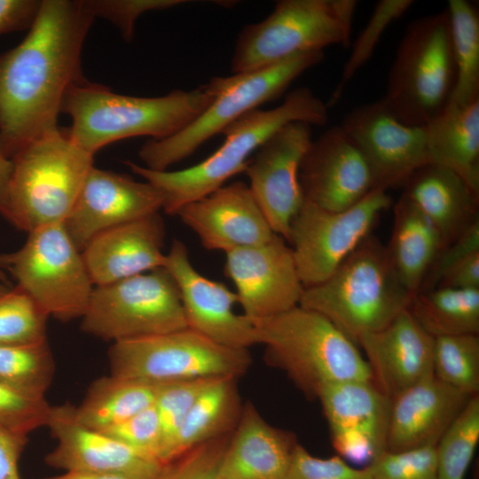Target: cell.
<instances>
[{"label": "cell", "mask_w": 479, "mask_h": 479, "mask_svg": "<svg viewBox=\"0 0 479 479\" xmlns=\"http://www.w3.org/2000/svg\"><path fill=\"white\" fill-rule=\"evenodd\" d=\"M94 20L83 0H42L24 39L0 54V143L9 159L59 128L68 90L84 78L82 52Z\"/></svg>", "instance_id": "cell-1"}, {"label": "cell", "mask_w": 479, "mask_h": 479, "mask_svg": "<svg viewBox=\"0 0 479 479\" xmlns=\"http://www.w3.org/2000/svg\"><path fill=\"white\" fill-rule=\"evenodd\" d=\"M203 86L160 97L119 94L85 78L68 90L62 113L70 116V139L94 154L114 142L139 136L159 140L193 122L212 102Z\"/></svg>", "instance_id": "cell-2"}, {"label": "cell", "mask_w": 479, "mask_h": 479, "mask_svg": "<svg viewBox=\"0 0 479 479\" xmlns=\"http://www.w3.org/2000/svg\"><path fill=\"white\" fill-rule=\"evenodd\" d=\"M292 122L324 126L328 122L326 103L310 89L300 87L290 91L279 106L252 110L228 125L221 132L225 137L222 145L194 166L157 171L130 161L125 163L161 192L162 209L176 215L185 205L207 196L232 177L244 172L251 153L279 128Z\"/></svg>", "instance_id": "cell-3"}, {"label": "cell", "mask_w": 479, "mask_h": 479, "mask_svg": "<svg viewBox=\"0 0 479 479\" xmlns=\"http://www.w3.org/2000/svg\"><path fill=\"white\" fill-rule=\"evenodd\" d=\"M412 297L386 246L370 234L327 279L305 287L299 305L325 317L357 345L408 309Z\"/></svg>", "instance_id": "cell-4"}, {"label": "cell", "mask_w": 479, "mask_h": 479, "mask_svg": "<svg viewBox=\"0 0 479 479\" xmlns=\"http://www.w3.org/2000/svg\"><path fill=\"white\" fill-rule=\"evenodd\" d=\"M254 325L265 362L284 372L310 400L330 384L372 381L358 347L318 312L298 305Z\"/></svg>", "instance_id": "cell-5"}, {"label": "cell", "mask_w": 479, "mask_h": 479, "mask_svg": "<svg viewBox=\"0 0 479 479\" xmlns=\"http://www.w3.org/2000/svg\"><path fill=\"white\" fill-rule=\"evenodd\" d=\"M324 56V51L302 52L250 72L212 78L203 85L214 98L209 106L179 132L163 139L147 140L138 151L144 167L168 170L247 113L279 97Z\"/></svg>", "instance_id": "cell-6"}, {"label": "cell", "mask_w": 479, "mask_h": 479, "mask_svg": "<svg viewBox=\"0 0 479 479\" xmlns=\"http://www.w3.org/2000/svg\"><path fill=\"white\" fill-rule=\"evenodd\" d=\"M93 157L60 128L27 145L11 159L9 223L26 232L64 224L94 166Z\"/></svg>", "instance_id": "cell-7"}, {"label": "cell", "mask_w": 479, "mask_h": 479, "mask_svg": "<svg viewBox=\"0 0 479 479\" xmlns=\"http://www.w3.org/2000/svg\"><path fill=\"white\" fill-rule=\"evenodd\" d=\"M455 82L449 15L444 10L408 25L382 100L403 122L426 126L449 102Z\"/></svg>", "instance_id": "cell-8"}, {"label": "cell", "mask_w": 479, "mask_h": 479, "mask_svg": "<svg viewBox=\"0 0 479 479\" xmlns=\"http://www.w3.org/2000/svg\"><path fill=\"white\" fill-rule=\"evenodd\" d=\"M357 0H280L271 14L239 33L232 74L265 67L293 55L349 46Z\"/></svg>", "instance_id": "cell-9"}, {"label": "cell", "mask_w": 479, "mask_h": 479, "mask_svg": "<svg viewBox=\"0 0 479 479\" xmlns=\"http://www.w3.org/2000/svg\"><path fill=\"white\" fill-rule=\"evenodd\" d=\"M0 269L49 318L63 322L82 318L94 289L82 251L63 224L27 232L19 249L0 254Z\"/></svg>", "instance_id": "cell-10"}, {"label": "cell", "mask_w": 479, "mask_h": 479, "mask_svg": "<svg viewBox=\"0 0 479 479\" xmlns=\"http://www.w3.org/2000/svg\"><path fill=\"white\" fill-rule=\"evenodd\" d=\"M110 374L161 385L199 378L244 375L252 364L248 349L218 344L186 327L112 343Z\"/></svg>", "instance_id": "cell-11"}, {"label": "cell", "mask_w": 479, "mask_h": 479, "mask_svg": "<svg viewBox=\"0 0 479 479\" xmlns=\"http://www.w3.org/2000/svg\"><path fill=\"white\" fill-rule=\"evenodd\" d=\"M81 319L82 332L112 343L187 327L178 287L163 267L94 287Z\"/></svg>", "instance_id": "cell-12"}, {"label": "cell", "mask_w": 479, "mask_h": 479, "mask_svg": "<svg viewBox=\"0 0 479 479\" xmlns=\"http://www.w3.org/2000/svg\"><path fill=\"white\" fill-rule=\"evenodd\" d=\"M391 203L388 192L381 189H373L362 200L341 211L304 200L291 221L287 239L304 288L327 279L371 234Z\"/></svg>", "instance_id": "cell-13"}, {"label": "cell", "mask_w": 479, "mask_h": 479, "mask_svg": "<svg viewBox=\"0 0 479 479\" xmlns=\"http://www.w3.org/2000/svg\"><path fill=\"white\" fill-rule=\"evenodd\" d=\"M340 125L368 163L374 189L403 187L429 163L425 126L403 122L382 99L355 107Z\"/></svg>", "instance_id": "cell-14"}, {"label": "cell", "mask_w": 479, "mask_h": 479, "mask_svg": "<svg viewBox=\"0 0 479 479\" xmlns=\"http://www.w3.org/2000/svg\"><path fill=\"white\" fill-rule=\"evenodd\" d=\"M224 274L235 285L238 303L253 322L300 304L304 287L293 250L279 235L225 253Z\"/></svg>", "instance_id": "cell-15"}, {"label": "cell", "mask_w": 479, "mask_h": 479, "mask_svg": "<svg viewBox=\"0 0 479 479\" xmlns=\"http://www.w3.org/2000/svg\"><path fill=\"white\" fill-rule=\"evenodd\" d=\"M311 141L310 124L288 122L262 144L244 170L271 228L286 241L291 221L304 201L299 169Z\"/></svg>", "instance_id": "cell-16"}, {"label": "cell", "mask_w": 479, "mask_h": 479, "mask_svg": "<svg viewBox=\"0 0 479 479\" xmlns=\"http://www.w3.org/2000/svg\"><path fill=\"white\" fill-rule=\"evenodd\" d=\"M318 399L340 457L367 466L387 451L391 400L372 381L327 385Z\"/></svg>", "instance_id": "cell-17"}, {"label": "cell", "mask_w": 479, "mask_h": 479, "mask_svg": "<svg viewBox=\"0 0 479 479\" xmlns=\"http://www.w3.org/2000/svg\"><path fill=\"white\" fill-rule=\"evenodd\" d=\"M163 268L177 283L188 328L230 348L248 349L257 344L254 322L234 311L236 293L201 275L182 241H172Z\"/></svg>", "instance_id": "cell-18"}, {"label": "cell", "mask_w": 479, "mask_h": 479, "mask_svg": "<svg viewBox=\"0 0 479 479\" xmlns=\"http://www.w3.org/2000/svg\"><path fill=\"white\" fill-rule=\"evenodd\" d=\"M46 427L57 444L44 461L54 468L155 479L164 465L102 431L81 424L70 403L51 406Z\"/></svg>", "instance_id": "cell-19"}, {"label": "cell", "mask_w": 479, "mask_h": 479, "mask_svg": "<svg viewBox=\"0 0 479 479\" xmlns=\"http://www.w3.org/2000/svg\"><path fill=\"white\" fill-rule=\"evenodd\" d=\"M304 200L331 211L347 209L374 189L365 157L341 125L312 139L299 169Z\"/></svg>", "instance_id": "cell-20"}, {"label": "cell", "mask_w": 479, "mask_h": 479, "mask_svg": "<svg viewBox=\"0 0 479 479\" xmlns=\"http://www.w3.org/2000/svg\"><path fill=\"white\" fill-rule=\"evenodd\" d=\"M161 192L150 183L92 167L64 226L79 250L98 234L159 213Z\"/></svg>", "instance_id": "cell-21"}, {"label": "cell", "mask_w": 479, "mask_h": 479, "mask_svg": "<svg viewBox=\"0 0 479 479\" xmlns=\"http://www.w3.org/2000/svg\"><path fill=\"white\" fill-rule=\"evenodd\" d=\"M208 250L224 253L269 241L274 233L249 186L223 185L176 214Z\"/></svg>", "instance_id": "cell-22"}, {"label": "cell", "mask_w": 479, "mask_h": 479, "mask_svg": "<svg viewBox=\"0 0 479 479\" xmlns=\"http://www.w3.org/2000/svg\"><path fill=\"white\" fill-rule=\"evenodd\" d=\"M434 340L406 309L382 329L363 335L357 345L373 383L392 400L434 374Z\"/></svg>", "instance_id": "cell-23"}, {"label": "cell", "mask_w": 479, "mask_h": 479, "mask_svg": "<svg viewBox=\"0 0 479 479\" xmlns=\"http://www.w3.org/2000/svg\"><path fill=\"white\" fill-rule=\"evenodd\" d=\"M164 222L155 213L106 230L82 250L94 287L164 266Z\"/></svg>", "instance_id": "cell-24"}, {"label": "cell", "mask_w": 479, "mask_h": 479, "mask_svg": "<svg viewBox=\"0 0 479 479\" xmlns=\"http://www.w3.org/2000/svg\"><path fill=\"white\" fill-rule=\"evenodd\" d=\"M471 397L434 374L408 388L391 400L387 451L436 446Z\"/></svg>", "instance_id": "cell-25"}, {"label": "cell", "mask_w": 479, "mask_h": 479, "mask_svg": "<svg viewBox=\"0 0 479 479\" xmlns=\"http://www.w3.org/2000/svg\"><path fill=\"white\" fill-rule=\"evenodd\" d=\"M297 444L294 434L272 426L254 404L245 403L221 459V477L287 479Z\"/></svg>", "instance_id": "cell-26"}, {"label": "cell", "mask_w": 479, "mask_h": 479, "mask_svg": "<svg viewBox=\"0 0 479 479\" xmlns=\"http://www.w3.org/2000/svg\"><path fill=\"white\" fill-rule=\"evenodd\" d=\"M404 194L439 232L444 247L479 219V194L448 168L427 163L403 185Z\"/></svg>", "instance_id": "cell-27"}, {"label": "cell", "mask_w": 479, "mask_h": 479, "mask_svg": "<svg viewBox=\"0 0 479 479\" xmlns=\"http://www.w3.org/2000/svg\"><path fill=\"white\" fill-rule=\"evenodd\" d=\"M425 132L429 163L454 171L479 194V98L448 102Z\"/></svg>", "instance_id": "cell-28"}, {"label": "cell", "mask_w": 479, "mask_h": 479, "mask_svg": "<svg viewBox=\"0 0 479 479\" xmlns=\"http://www.w3.org/2000/svg\"><path fill=\"white\" fill-rule=\"evenodd\" d=\"M393 210V229L386 247L397 277L414 296L444 243L434 225L404 194Z\"/></svg>", "instance_id": "cell-29"}, {"label": "cell", "mask_w": 479, "mask_h": 479, "mask_svg": "<svg viewBox=\"0 0 479 479\" xmlns=\"http://www.w3.org/2000/svg\"><path fill=\"white\" fill-rule=\"evenodd\" d=\"M237 381L235 377H218L204 389L180 427L169 461L197 445L233 432L243 407Z\"/></svg>", "instance_id": "cell-30"}, {"label": "cell", "mask_w": 479, "mask_h": 479, "mask_svg": "<svg viewBox=\"0 0 479 479\" xmlns=\"http://www.w3.org/2000/svg\"><path fill=\"white\" fill-rule=\"evenodd\" d=\"M159 387L112 374L100 377L75 406V419L86 427L104 431L153 405Z\"/></svg>", "instance_id": "cell-31"}, {"label": "cell", "mask_w": 479, "mask_h": 479, "mask_svg": "<svg viewBox=\"0 0 479 479\" xmlns=\"http://www.w3.org/2000/svg\"><path fill=\"white\" fill-rule=\"evenodd\" d=\"M408 310L433 338L479 334V288L436 287L420 292Z\"/></svg>", "instance_id": "cell-32"}, {"label": "cell", "mask_w": 479, "mask_h": 479, "mask_svg": "<svg viewBox=\"0 0 479 479\" xmlns=\"http://www.w3.org/2000/svg\"><path fill=\"white\" fill-rule=\"evenodd\" d=\"M447 12L456 66V82L449 102L479 98V12L466 0H449Z\"/></svg>", "instance_id": "cell-33"}, {"label": "cell", "mask_w": 479, "mask_h": 479, "mask_svg": "<svg viewBox=\"0 0 479 479\" xmlns=\"http://www.w3.org/2000/svg\"><path fill=\"white\" fill-rule=\"evenodd\" d=\"M55 373L48 341L0 346V381L36 397H45Z\"/></svg>", "instance_id": "cell-34"}, {"label": "cell", "mask_w": 479, "mask_h": 479, "mask_svg": "<svg viewBox=\"0 0 479 479\" xmlns=\"http://www.w3.org/2000/svg\"><path fill=\"white\" fill-rule=\"evenodd\" d=\"M479 442V394L471 397L436 445L437 479H464Z\"/></svg>", "instance_id": "cell-35"}, {"label": "cell", "mask_w": 479, "mask_h": 479, "mask_svg": "<svg viewBox=\"0 0 479 479\" xmlns=\"http://www.w3.org/2000/svg\"><path fill=\"white\" fill-rule=\"evenodd\" d=\"M433 373L469 396L479 394V334L434 338Z\"/></svg>", "instance_id": "cell-36"}, {"label": "cell", "mask_w": 479, "mask_h": 479, "mask_svg": "<svg viewBox=\"0 0 479 479\" xmlns=\"http://www.w3.org/2000/svg\"><path fill=\"white\" fill-rule=\"evenodd\" d=\"M49 317L19 287L0 295V346L47 341Z\"/></svg>", "instance_id": "cell-37"}, {"label": "cell", "mask_w": 479, "mask_h": 479, "mask_svg": "<svg viewBox=\"0 0 479 479\" xmlns=\"http://www.w3.org/2000/svg\"><path fill=\"white\" fill-rule=\"evenodd\" d=\"M412 0H380L363 30L358 35L346 61L338 84L330 96L327 107L341 98L344 88L356 73L370 59L388 27L412 6Z\"/></svg>", "instance_id": "cell-38"}, {"label": "cell", "mask_w": 479, "mask_h": 479, "mask_svg": "<svg viewBox=\"0 0 479 479\" xmlns=\"http://www.w3.org/2000/svg\"><path fill=\"white\" fill-rule=\"evenodd\" d=\"M216 378H199L161 384L154 406L161 430V461H169L176 436L193 404Z\"/></svg>", "instance_id": "cell-39"}, {"label": "cell", "mask_w": 479, "mask_h": 479, "mask_svg": "<svg viewBox=\"0 0 479 479\" xmlns=\"http://www.w3.org/2000/svg\"><path fill=\"white\" fill-rule=\"evenodd\" d=\"M51 405L45 397H36L0 381V428L27 436L46 427Z\"/></svg>", "instance_id": "cell-40"}, {"label": "cell", "mask_w": 479, "mask_h": 479, "mask_svg": "<svg viewBox=\"0 0 479 479\" xmlns=\"http://www.w3.org/2000/svg\"><path fill=\"white\" fill-rule=\"evenodd\" d=\"M365 467L371 479H437L436 446L385 451Z\"/></svg>", "instance_id": "cell-41"}, {"label": "cell", "mask_w": 479, "mask_h": 479, "mask_svg": "<svg viewBox=\"0 0 479 479\" xmlns=\"http://www.w3.org/2000/svg\"><path fill=\"white\" fill-rule=\"evenodd\" d=\"M232 434L197 445L165 463L155 479H223L220 463Z\"/></svg>", "instance_id": "cell-42"}, {"label": "cell", "mask_w": 479, "mask_h": 479, "mask_svg": "<svg viewBox=\"0 0 479 479\" xmlns=\"http://www.w3.org/2000/svg\"><path fill=\"white\" fill-rule=\"evenodd\" d=\"M92 17L113 24L125 41H131L137 20L144 13L182 4L181 0H83Z\"/></svg>", "instance_id": "cell-43"}, {"label": "cell", "mask_w": 479, "mask_h": 479, "mask_svg": "<svg viewBox=\"0 0 479 479\" xmlns=\"http://www.w3.org/2000/svg\"><path fill=\"white\" fill-rule=\"evenodd\" d=\"M102 432L161 462V430L154 404Z\"/></svg>", "instance_id": "cell-44"}, {"label": "cell", "mask_w": 479, "mask_h": 479, "mask_svg": "<svg viewBox=\"0 0 479 479\" xmlns=\"http://www.w3.org/2000/svg\"><path fill=\"white\" fill-rule=\"evenodd\" d=\"M287 479H371V475L366 467L355 468L340 456H313L298 443L293 452Z\"/></svg>", "instance_id": "cell-45"}, {"label": "cell", "mask_w": 479, "mask_h": 479, "mask_svg": "<svg viewBox=\"0 0 479 479\" xmlns=\"http://www.w3.org/2000/svg\"><path fill=\"white\" fill-rule=\"evenodd\" d=\"M477 250H479V219L458 239L440 250L418 293L434 289L443 273L452 264Z\"/></svg>", "instance_id": "cell-46"}, {"label": "cell", "mask_w": 479, "mask_h": 479, "mask_svg": "<svg viewBox=\"0 0 479 479\" xmlns=\"http://www.w3.org/2000/svg\"><path fill=\"white\" fill-rule=\"evenodd\" d=\"M42 0H0V35L28 30Z\"/></svg>", "instance_id": "cell-47"}, {"label": "cell", "mask_w": 479, "mask_h": 479, "mask_svg": "<svg viewBox=\"0 0 479 479\" xmlns=\"http://www.w3.org/2000/svg\"><path fill=\"white\" fill-rule=\"evenodd\" d=\"M436 287L479 288V250L474 251L452 264L441 276Z\"/></svg>", "instance_id": "cell-48"}, {"label": "cell", "mask_w": 479, "mask_h": 479, "mask_svg": "<svg viewBox=\"0 0 479 479\" xmlns=\"http://www.w3.org/2000/svg\"><path fill=\"white\" fill-rule=\"evenodd\" d=\"M27 439L0 428V479H20L19 461Z\"/></svg>", "instance_id": "cell-49"}, {"label": "cell", "mask_w": 479, "mask_h": 479, "mask_svg": "<svg viewBox=\"0 0 479 479\" xmlns=\"http://www.w3.org/2000/svg\"><path fill=\"white\" fill-rule=\"evenodd\" d=\"M12 168V160L6 156L0 143V216L8 222L10 219L8 190Z\"/></svg>", "instance_id": "cell-50"}, {"label": "cell", "mask_w": 479, "mask_h": 479, "mask_svg": "<svg viewBox=\"0 0 479 479\" xmlns=\"http://www.w3.org/2000/svg\"><path fill=\"white\" fill-rule=\"evenodd\" d=\"M42 479H133V478L121 475H114V474L67 471L63 475L45 477Z\"/></svg>", "instance_id": "cell-51"}, {"label": "cell", "mask_w": 479, "mask_h": 479, "mask_svg": "<svg viewBox=\"0 0 479 479\" xmlns=\"http://www.w3.org/2000/svg\"><path fill=\"white\" fill-rule=\"evenodd\" d=\"M0 281L6 285L11 286L6 273H4L1 269H0Z\"/></svg>", "instance_id": "cell-52"}, {"label": "cell", "mask_w": 479, "mask_h": 479, "mask_svg": "<svg viewBox=\"0 0 479 479\" xmlns=\"http://www.w3.org/2000/svg\"><path fill=\"white\" fill-rule=\"evenodd\" d=\"M10 288H11V286H8V285H6V284L0 281V295L4 294Z\"/></svg>", "instance_id": "cell-53"}]
</instances>
